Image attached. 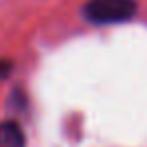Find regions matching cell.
I'll return each instance as SVG.
<instances>
[{
    "instance_id": "obj_1",
    "label": "cell",
    "mask_w": 147,
    "mask_h": 147,
    "mask_svg": "<svg viewBox=\"0 0 147 147\" xmlns=\"http://www.w3.org/2000/svg\"><path fill=\"white\" fill-rule=\"evenodd\" d=\"M135 0H89L83 16L93 24H119L135 16Z\"/></svg>"
},
{
    "instance_id": "obj_2",
    "label": "cell",
    "mask_w": 147,
    "mask_h": 147,
    "mask_svg": "<svg viewBox=\"0 0 147 147\" xmlns=\"http://www.w3.org/2000/svg\"><path fill=\"white\" fill-rule=\"evenodd\" d=\"M0 147H26V139L18 123L14 121L0 123Z\"/></svg>"
},
{
    "instance_id": "obj_3",
    "label": "cell",
    "mask_w": 147,
    "mask_h": 147,
    "mask_svg": "<svg viewBox=\"0 0 147 147\" xmlns=\"http://www.w3.org/2000/svg\"><path fill=\"white\" fill-rule=\"evenodd\" d=\"M10 71H12V63L10 61H0V79L8 77Z\"/></svg>"
}]
</instances>
